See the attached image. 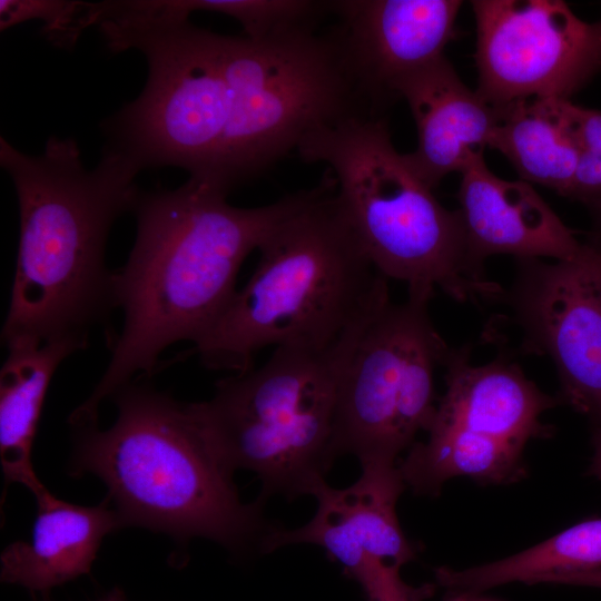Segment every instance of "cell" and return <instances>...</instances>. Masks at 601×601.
Listing matches in <instances>:
<instances>
[{
    "label": "cell",
    "mask_w": 601,
    "mask_h": 601,
    "mask_svg": "<svg viewBox=\"0 0 601 601\" xmlns=\"http://www.w3.org/2000/svg\"><path fill=\"white\" fill-rule=\"evenodd\" d=\"M307 193L255 208L231 206L227 195L193 178L174 190L140 193L132 209L135 244L114 273L122 328L109 344L102 377L70 414V424L98 423L100 404L135 375H154L166 348L180 341L196 344L236 294L245 258Z\"/></svg>",
    "instance_id": "obj_1"
},
{
    "label": "cell",
    "mask_w": 601,
    "mask_h": 601,
    "mask_svg": "<svg viewBox=\"0 0 601 601\" xmlns=\"http://www.w3.org/2000/svg\"><path fill=\"white\" fill-rule=\"evenodd\" d=\"M0 164L13 181L20 221L2 341L71 339L87 346L91 329L116 308L106 243L115 220L135 207L141 169L104 149L88 170L77 141L53 136L37 156L1 137Z\"/></svg>",
    "instance_id": "obj_2"
},
{
    "label": "cell",
    "mask_w": 601,
    "mask_h": 601,
    "mask_svg": "<svg viewBox=\"0 0 601 601\" xmlns=\"http://www.w3.org/2000/svg\"><path fill=\"white\" fill-rule=\"evenodd\" d=\"M258 250L246 285L195 344L207 368L246 372L269 346H333L390 298L328 169Z\"/></svg>",
    "instance_id": "obj_3"
},
{
    "label": "cell",
    "mask_w": 601,
    "mask_h": 601,
    "mask_svg": "<svg viewBox=\"0 0 601 601\" xmlns=\"http://www.w3.org/2000/svg\"><path fill=\"white\" fill-rule=\"evenodd\" d=\"M111 398L117 420L73 426L71 472L92 473L107 486L124 525H139L187 541L210 539L231 552L263 541V500L244 504L233 472L211 446L194 403H181L131 382Z\"/></svg>",
    "instance_id": "obj_4"
},
{
    "label": "cell",
    "mask_w": 601,
    "mask_h": 601,
    "mask_svg": "<svg viewBox=\"0 0 601 601\" xmlns=\"http://www.w3.org/2000/svg\"><path fill=\"white\" fill-rule=\"evenodd\" d=\"M327 165L357 238L376 270L431 300H500L504 289L472 265L460 211L443 207L400 154L387 121L354 116L322 127L297 148Z\"/></svg>",
    "instance_id": "obj_5"
},
{
    "label": "cell",
    "mask_w": 601,
    "mask_h": 601,
    "mask_svg": "<svg viewBox=\"0 0 601 601\" xmlns=\"http://www.w3.org/2000/svg\"><path fill=\"white\" fill-rule=\"evenodd\" d=\"M366 321L326 348H274L264 365L218 381L209 401L194 403L223 463L256 473L258 499L313 495L326 482L338 455L339 378Z\"/></svg>",
    "instance_id": "obj_6"
},
{
    "label": "cell",
    "mask_w": 601,
    "mask_h": 601,
    "mask_svg": "<svg viewBox=\"0 0 601 601\" xmlns=\"http://www.w3.org/2000/svg\"><path fill=\"white\" fill-rule=\"evenodd\" d=\"M428 303L388 298L362 327L338 384V454H353L361 465L397 464L416 434L428 430L436 412L434 372L450 349Z\"/></svg>",
    "instance_id": "obj_7"
},
{
    "label": "cell",
    "mask_w": 601,
    "mask_h": 601,
    "mask_svg": "<svg viewBox=\"0 0 601 601\" xmlns=\"http://www.w3.org/2000/svg\"><path fill=\"white\" fill-rule=\"evenodd\" d=\"M476 92L494 108L570 98L601 72V19L562 0H473Z\"/></svg>",
    "instance_id": "obj_8"
},
{
    "label": "cell",
    "mask_w": 601,
    "mask_h": 601,
    "mask_svg": "<svg viewBox=\"0 0 601 601\" xmlns=\"http://www.w3.org/2000/svg\"><path fill=\"white\" fill-rule=\"evenodd\" d=\"M509 307L526 353L549 356L562 403L601 425V239L570 259H516Z\"/></svg>",
    "instance_id": "obj_9"
},
{
    "label": "cell",
    "mask_w": 601,
    "mask_h": 601,
    "mask_svg": "<svg viewBox=\"0 0 601 601\" xmlns=\"http://www.w3.org/2000/svg\"><path fill=\"white\" fill-rule=\"evenodd\" d=\"M460 0L332 1L338 24L329 35L372 110L396 99L394 86L442 58L455 37ZM376 116V115H374Z\"/></svg>",
    "instance_id": "obj_10"
},
{
    "label": "cell",
    "mask_w": 601,
    "mask_h": 601,
    "mask_svg": "<svg viewBox=\"0 0 601 601\" xmlns=\"http://www.w3.org/2000/svg\"><path fill=\"white\" fill-rule=\"evenodd\" d=\"M404 489L397 464H364L359 479L344 489L324 482L313 493L317 500L313 519L294 530L272 526L262 552L296 543L315 544L353 580L370 560L404 565L417 553L396 514Z\"/></svg>",
    "instance_id": "obj_11"
},
{
    "label": "cell",
    "mask_w": 601,
    "mask_h": 601,
    "mask_svg": "<svg viewBox=\"0 0 601 601\" xmlns=\"http://www.w3.org/2000/svg\"><path fill=\"white\" fill-rule=\"evenodd\" d=\"M457 190L469 257L485 274L484 263L494 255L563 260L581 249L574 233L524 180L497 177L483 154L461 169Z\"/></svg>",
    "instance_id": "obj_12"
},
{
    "label": "cell",
    "mask_w": 601,
    "mask_h": 601,
    "mask_svg": "<svg viewBox=\"0 0 601 601\" xmlns=\"http://www.w3.org/2000/svg\"><path fill=\"white\" fill-rule=\"evenodd\" d=\"M416 125V148L404 157L431 189L489 147L499 110L460 78L443 56L394 86Z\"/></svg>",
    "instance_id": "obj_13"
},
{
    "label": "cell",
    "mask_w": 601,
    "mask_h": 601,
    "mask_svg": "<svg viewBox=\"0 0 601 601\" xmlns=\"http://www.w3.org/2000/svg\"><path fill=\"white\" fill-rule=\"evenodd\" d=\"M446 392L432 422L456 426L523 449L530 439L551 434L539 417L562 403L504 358L483 365L470 362V348H450L445 361ZM432 424V423H431Z\"/></svg>",
    "instance_id": "obj_14"
},
{
    "label": "cell",
    "mask_w": 601,
    "mask_h": 601,
    "mask_svg": "<svg viewBox=\"0 0 601 601\" xmlns=\"http://www.w3.org/2000/svg\"><path fill=\"white\" fill-rule=\"evenodd\" d=\"M29 541H16L1 553V580L47 594L90 572L104 538L124 525L107 497L96 506L65 502L51 493L37 501Z\"/></svg>",
    "instance_id": "obj_15"
},
{
    "label": "cell",
    "mask_w": 601,
    "mask_h": 601,
    "mask_svg": "<svg viewBox=\"0 0 601 601\" xmlns=\"http://www.w3.org/2000/svg\"><path fill=\"white\" fill-rule=\"evenodd\" d=\"M0 372V461L6 484L20 483L36 501L50 493L32 466V446L51 378L58 366L86 345L71 339L21 337L4 343Z\"/></svg>",
    "instance_id": "obj_16"
},
{
    "label": "cell",
    "mask_w": 601,
    "mask_h": 601,
    "mask_svg": "<svg viewBox=\"0 0 601 601\" xmlns=\"http://www.w3.org/2000/svg\"><path fill=\"white\" fill-rule=\"evenodd\" d=\"M574 104L558 98H532L499 110L490 148L500 151L521 180L538 184L568 198L580 145Z\"/></svg>",
    "instance_id": "obj_17"
},
{
    "label": "cell",
    "mask_w": 601,
    "mask_h": 601,
    "mask_svg": "<svg viewBox=\"0 0 601 601\" xmlns=\"http://www.w3.org/2000/svg\"><path fill=\"white\" fill-rule=\"evenodd\" d=\"M427 432V441L414 443L397 464L406 486L415 493L434 495L455 476L506 483L524 474L521 447L436 422Z\"/></svg>",
    "instance_id": "obj_18"
},
{
    "label": "cell",
    "mask_w": 601,
    "mask_h": 601,
    "mask_svg": "<svg viewBox=\"0 0 601 601\" xmlns=\"http://www.w3.org/2000/svg\"><path fill=\"white\" fill-rule=\"evenodd\" d=\"M600 566L601 518H593L506 559L464 570L439 568L435 579L436 585L460 598L511 582L536 584L551 574Z\"/></svg>",
    "instance_id": "obj_19"
},
{
    "label": "cell",
    "mask_w": 601,
    "mask_h": 601,
    "mask_svg": "<svg viewBox=\"0 0 601 601\" xmlns=\"http://www.w3.org/2000/svg\"><path fill=\"white\" fill-rule=\"evenodd\" d=\"M184 6L189 13L205 10L231 17L254 40L315 31L332 12V1L311 0H185Z\"/></svg>",
    "instance_id": "obj_20"
},
{
    "label": "cell",
    "mask_w": 601,
    "mask_h": 601,
    "mask_svg": "<svg viewBox=\"0 0 601 601\" xmlns=\"http://www.w3.org/2000/svg\"><path fill=\"white\" fill-rule=\"evenodd\" d=\"M38 19L42 33L56 47L72 49L80 35L92 26L89 2L70 0H1L0 27Z\"/></svg>",
    "instance_id": "obj_21"
},
{
    "label": "cell",
    "mask_w": 601,
    "mask_h": 601,
    "mask_svg": "<svg viewBox=\"0 0 601 601\" xmlns=\"http://www.w3.org/2000/svg\"><path fill=\"white\" fill-rule=\"evenodd\" d=\"M573 111L580 155L568 198L588 208L594 221L593 236L601 238V110L574 104Z\"/></svg>",
    "instance_id": "obj_22"
},
{
    "label": "cell",
    "mask_w": 601,
    "mask_h": 601,
    "mask_svg": "<svg viewBox=\"0 0 601 601\" xmlns=\"http://www.w3.org/2000/svg\"><path fill=\"white\" fill-rule=\"evenodd\" d=\"M402 565L381 560L367 561L354 580L366 601H426L434 595L436 584L411 585L400 574Z\"/></svg>",
    "instance_id": "obj_23"
},
{
    "label": "cell",
    "mask_w": 601,
    "mask_h": 601,
    "mask_svg": "<svg viewBox=\"0 0 601 601\" xmlns=\"http://www.w3.org/2000/svg\"><path fill=\"white\" fill-rule=\"evenodd\" d=\"M539 583H558L601 589V566L592 570L551 574L541 579Z\"/></svg>",
    "instance_id": "obj_24"
},
{
    "label": "cell",
    "mask_w": 601,
    "mask_h": 601,
    "mask_svg": "<svg viewBox=\"0 0 601 601\" xmlns=\"http://www.w3.org/2000/svg\"><path fill=\"white\" fill-rule=\"evenodd\" d=\"M593 456L589 474L601 480V425L593 426L592 433Z\"/></svg>",
    "instance_id": "obj_25"
},
{
    "label": "cell",
    "mask_w": 601,
    "mask_h": 601,
    "mask_svg": "<svg viewBox=\"0 0 601 601\" xmlns=\"http://www.w3.org/2000/svg\"><path fill=\"white\" fill-rule=\"evenodd\" d=\"M99 601H126L124 593L119 589H115Z\"/></svg>",
    "instance_id": "obj_26"
},
{
    "label": "cell",
    "mask_w": 601,
    "mask_h": 601,
    "mask_svg": "<svg viewBox=\"0 0 601 601\" xmlns=\"http://www.w3.org/2000/svg\"><path fill=\"white\" fill-rule=\"evenodd\" d=\"M452 601H462V599L460 600V599L455 598V599H453Z\"/></svg>",
    "instance_id": "obj_27"
}]
</instances>
